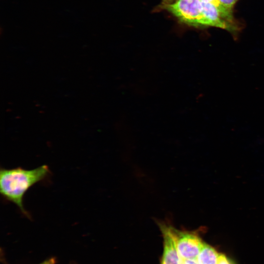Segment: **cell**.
<instances>
[{
	"instance_id": "obj_1",
	"label": "cell",
	"mask_w": 264,
	"mask_h": 264,
	"mask_svg": "<svg viewBox=\"0 0 264 264\" xmlns=\"http://www.w3.org/2000/svg\"><path fill=\"white\" fill-rule=\"evenodd\" d=\"M50 171L46 165L31 170L22 167L12 169L1 168L0 192L3 198L15 204L27 218L31 216L23 205L25 193L33 186L48 178Z\"/></svg>"
},
{
	"instance_id": "obj_2",
	"label": "cell",
	"mask_w": 264,
	"mask_h": 264,
	"mask_svg": "<svg viewBox=\"0 0 264 264\" xmlns=\"http://www.w3.org/2000/svg\"><path fill=\"white\" fill-rule=\"evenodd\" d=\"M163 8L181 22L194 26H212L205 16L200 0H177Z\"/></svg>"
},
{
	"instance_id": "obj_3",
	"label": "cell",
	"mask_w": 264,
	"mask_h": 264,
	"mask_svg": "<svg viewBox=\"0 0 264 264\" xmlns=\"http://www.w3.org/2000/svg\"><path fill=\"white\" fill-rule=\"evenodd\" d=\"M171 230L181 259L197 260L204 242L193 232L179 230L172 226Z\"/></svg>"
},
{
	"instance_id": "obj_4",
	"label": "cell",
	"mask_w": 264,
	"mask_h": 264,
	"mask_svg": "<svg viewBox=\"0 0 264 264\" xmlns=\"http://www.w3.org/2000/svg\"><path fill=\"white\" fill-rule=\"evenodd\" d=\"M164 240V249L161 264H181L182 259L178 253L171 226L159 223Z\"/></svg>"
},
{
	"instance_id": "obj_5",
	"label": "cell",
	"mask_w": 264,
	"mask_h": 264,
	"mask_svg": "<svg viewBox=\"0 0 264 264\" xmlns=\"http://www.w3.org/2000/svg\"><path fill=\"white\" fill-rule=\"evenodd\" d=\"M202 3L204 13L211 22L213 27L225 29L230 32L238 30V26L236 22H230L223 17L214 5L206 2H202Z\"/></svg>"
},
{
	"instance_id": "obj_6",
	"label": "cell",
	"mask_w": 264,
	"mask_h": 264,
	"mask_svg": "<svg viewBox=\"0 0 264 264\" xmlns=\"http://www.w3.org/2000/svg\"><path fill=\"white\" fill-rule=\"evenodd\" d=\"M219 256L213 247L204 243L197 260L198 264H218Z\"/></svg>"
},
{
	"instance_id": "obj_7",
	"label": "cell",
	"mask_w": 264,
	"mask_h": 264,
	"mask_svg": "<svg viewBox=\"0 0 264 264\" xmlns=\"http://www.w3.org/2000/svg\"><path fill=\"white\" fill-rule=\"evenodd\" d=\"M202 2L209 3L214 5L221 15L225 19L232 22H235L233 16V12L230 11L225 8L220 0H200Z\"/></svg>"
},
{
	"instance_id": "obj_8",
	"label": "cell",
	"mask_w": 264,
	"mask_h": 264,
	"mask_svg": "<svg viewBox=\"0 0 264 264\" xmlns=\"http://www.w3.org/2000/svg\"><path fill=\"white\" fill-rule=\"evenodd\" d=\"M222 5L230 11L232 10L234 5L239 0H220Z\"/></svg>"
},
{
	"instance_id": "obj_9",
	"label": "cell",
	"mask_w": 264,
	"mask_h": 264,
	"mask_svg": "<svg viewBox=\"0 0 264 264\" xmlns=\"http://www.w3.org/2000/svg\"><path fill=\"white\" fill-rule=\"evenodd\" d=\"M218 264H235L230 259L223 254H219Z\"/></svg>"
},
{
	"instance_id": "obj_10",
	"label": "cell",
	"mask_w": 264,
	"mask_h": 264,
	"mask_svg": "<svg viewBox=\"0 0 264 264\" xmlns=\"http://www.w3.org/2000/svg\"><path fill=\"white\" fill-rule=\"evenodd\" d=\"M181 264H198L197 260L195 259H182Z\"/></svg>"
},
{
	"instance_id": "obj_11",
	"label": "cell",
	"mask_w": 264,
	"mask_h": 264,
	"mask_svg": "<svg viewBox=\"0 0 264 264\" xmlns=\"http://www.w3.org/2000/svg\"><path fill=\"white\" fill-rule=\"evenodd\" d=\"M52 262H51V261H47V262H45L42 264H51Z\"/></svg>"
},
{
	"instance_id": "obj_12",
	"label": "cell",
	"mask_w": 264,
	"mask_h": 264,
	"mask_svg": "<svg viewBox=\"0 0 264 264\" xmlns=\"http://www.w3.org/2000/svg\"></svg>"
}]
</instances>
